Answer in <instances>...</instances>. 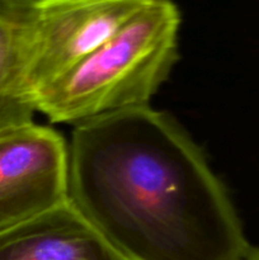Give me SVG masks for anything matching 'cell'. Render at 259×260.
<instances>
[{
  "mask_svg": "<svg viewBox=\"0 0 259 260\" xmlns=\"http://www.w3.org/2000/svg\"><path fill=\"white\" fill-rule=\"evenodd\" d=\"M68 201L124 260H245L251 250L202 150L151 106L74 126Z\"/></svg>",
  "mask_w": 259,
  "mask_h": 260,
  "instance_id": "1",
  "label": "cell"
},
{
  "mask_svg": "<svg viewBox=\"0 0 259 260\" xmlns=\"http://www.w3.org/2000/svg\"><path fill=\"white\" fill-rule=\"evenodd\" d=\"M179 29L172 0H149L103 45L41 89L37 112L52 123L76 126L150 106L179 57Z\"/></svg>",
  "mask_w": 259,
  "mask_h": 260,
  "instance_id": "2",
  "label": "cell"
},
{
  "mask_svg": "<svg viewBox=\"0 0 259 260\" xmlns=\"http://www.w3.org/2000/svg\"><path fill=\"white\" fill-rule=\"evenodd\" d=\"M68 202V142L35 122L0 131V230Z\"/></svg>",
  "mask_w": 259,
  "mask_h": 260,
  "instance_id": "3",
  "label": "cell"
},
{
  "mask_svg": "<svg viewBox=\"0 0 259 260\" xmlns=\"http://www.w3.org/2000/svg\"><path fill=\"white\" fill-rule=\"evenodd\" d=\"M149 0H36L35 95L118 32Z\"/></svg>",
  "mask_w": 259,
  "mask_h": 260,
  "instance_id": "4",
  "label": "cell"
},
{
  "mask_svg": "<svg viewBox=\"0 0 259 260\" xmlns=\"http://www.w3.org/2000/svg\"><path fill=\"white\" fill-rule=\"evenodd\" d=\"M0 260H124L70 202L0 230Z\"/></svg>",
  "mask_w": 259,
  "mask_h": 260,
  "instance_id": "5",
  "label": "cell"
},
{
  "mask_svg": "<svg viewBox=\"0 0 259 260\" xmlns=\"http://www.w3.org/2000/svg\"><path fill=\"white\" fill-rule=\"evenodd\" d=\"M36 0H0V131L33 122Z\"/></svg>",
  "mask_w": 259,
  "mask_h": 260,
  "instance_id": "6",
  "label": "cell"
},
{
  "mask_svg": "<svg viewBox=\"0 0 259 260\" xmlns=\"http://www.w3.org/2000/svg\"><path fill=\"white\" fill-rule=\"evenodd\" d=\"M245 260H259V248H251L250 253H249V255L246 256Z\"/></svg>",
  "mask_w": 259,
  "mask_h": 260,
  "instance_id": "7",
  "label": "cell"
}]
</instances>
